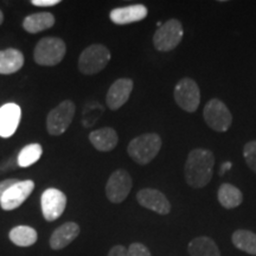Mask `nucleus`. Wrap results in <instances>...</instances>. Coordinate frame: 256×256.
<instances>
[{"label": "nucleus", "mask_w": 256, "mask_h": 256, "mask_svg": "<svg viewBox=\"0 0 256 256\" xmlns=\"http://www.w3.org/2000/svg\"><path fill=\"white\" fill-rule=\"evenodd\" d=\"M66 43L57 37L42 38L34 48V58L40 66H57L66 56Z\"/></svg>", "instance_id": "nucleus-3"}, {"label": "nucleus", "mask_w": 256, "mask_h": 256, "mask_svg": "<svg viewBox=\"0 0 256 256\" xmlns=\"http://www.w3.org/2000/svg\"><path fill=\"white\" fill-rule=\"evenodd\" d=\"M188 252L190 256H220L216 242L208 236H200L188 243Z\"/></svg>", "instance_id": "nucleus-20"}, {"label": "nucleus", "mask_w": 256, "mask_h": 256, "mask_svg": "<svg viewBox=\"0 0 256 256\" xmlns=\"http://www.w3.org/2000/svg\"><path fill=\"white\" fill-rule=\"evenodd\" d=\"M22 110L17 104H6L0 107V136L10 138L20 124Z\"/></svg>", "instance_id": "nucleus-14"}, {"label": "nucleus", "mask_w": 256, "mask_h": 256, "mask_svg": "<svg viewBox=\"0 0 256 256\" xmlns=\"http://www.w3.org/2000/svg\"><path fill=\"white\" fill-rule=\"evenodd\" d=\"M89 140L98 151L110 152L116 147L118 142H119V136L113 128L104 127L92 130L89 134Z\"/></svg>", "instance_id": "nucleus-17"}, {"label": "nucleus", "mask_w": 256, "mask_h": 256, "mask_svg": "<svg viewBox=\"0 0 256 256\" xmlns=\"http://www.w3.org/2000/svg\"><path fill=\"white\" fill-rule=\"evenodd\" d=\"M232 244L240 250L256 256V234L250 230H236L232 236Z\"/></svg>", "instance_id": "nucleus-23"}, {"label": "nucleus", "mask_w": 256, "mask_h": 256, "mask_svg": "<svg viewBox=\"0 0 256 256\" xmlns=\"http://www.w3.org/2000/svg\"><path fill=\"white\" fill-rule=\"evenodd\" d=\"M19 180H17V179H5V180L0 182V200H2V197L4 196L5 192L8 190L10 188H12L16 183H18Z\"/></svg>", "instance_id": "nucleus-28"}, {"label": "nucleus", "mask_w": 256, "mask_h": 256, "mask_svg": "<svg viewBox=\"0 0 256 256\" xmlns=\"http://www.w3.org/2000/svg\"><path fill=\"white\" fill-rule=\"evenodd\" d=\"M80 235V226L75 222H66L58 226L52 232L50 238V247L54 250H60V249L68 247L70 243L75 241Z\"/></svg>", "instance_id": "nucleus-16"}, {"label": "nucleus", "mask_w": 256, "mask_h": 256, "mask_svg": "<svg viewBox=\"0 0 256 256\" xmlns=\"http://www.w3.org/2000/svg\"><path fill=\"white\" fill-rule=\"evenodd\" d=\"M162 142L156 133H146L130 140L127 146L128 156L136 164L147 165L158 156Z\"/></svg>", "instance_id": "nucleus-2"}, {"label": "nucleus", "mask_w": 256, "mask_h": 256, "mask_svg": "<svg viewBox=\"0 0 256 256\" xmlns=\"http://www.w3.org/2000/svg\"><path fill=\"white\" fill-rule=\"evenodd\" d=\"M217 200L220 204L226 209H235L240 206L243 202V194L240 188L235 185L224 183L220 186L217 191Z\"/></svg>", "instance_id": "nucleus-19"}, {"label": "nucleus", "mask_w": 256, "mask_h": 256, "mask_svg": "<svg viewBox=\"0 0 256 256\" xmlns=\"http://www.w3.org/2000/svg\"><path fill=\"white\" fill-rule=\"evenodd\" d=\"M136 200L142 206L159 215L165 216L171 211V203L168 202V197L156 188H146L138 191Z\"/></svg>", "instance_id": "nucleus-11"}, {"label": "nucleus", "mask_w": 256, "mask_h": 256, "mask_svg": "<svg viewBox=\"0 0 256 256\" xmlns=\"http://www.w3.org/2000/svg\"><path fill=\"white\" fill-rule=\"evenodd\" d=\"M215 166V156L206 148H194L188 153L184 166V177L194 188H206L211 182Z\"/></svg>", "instance_id": "nucleus-1"}, {"label": "nucleus", "mask_w": 256, "mask_h": 256, "mask_svg": "<svg viewBox=\"0 0 256 256\" xmlns=\"http://www.w3.org/2000/svg\"><path fill=\"white\" fill-rule=\"evenodd\" d=\"M243 156L249 168L256 174V140L246 144L243 147Z\"/></svg>", "instance_id": "nucleus-26"}, {"label": "nucleus", "mask_w": 256, "mask_h": 256, "mask_svg": "<svg viewBox=\"0 0 256 256\" xmlns=\"http://www.w3.org/2000/svg\"><path fill=\"white\" fill-rule=\"evenodd\" d=\"M40 206L44 218L48 222H54L63 215L66 208V196L58 188H46L42 194Z\"/></svg>", "instance_id": "nucleus-10"}, {"label": "nucleus", "mask_w": 256, "mask_h": 256, "mask_svg": "<svg viewBox=\"0 0 256 256\" xmlns=\"http://www.w3.org/2000/svg\"><path fill=\"white\" fill-rule=\"evenodd\" d=\"M107 256H128L127 248H124V246L121 244L114 246V247L110 250V252H108Z\"/></svg>", "instance_id": "nucleus-29"}, {"label": "nucleus", "mask_w": 256, "mask_h": 256, "mask_svg": "<svg viewBox=\"0 0 256 256\" xmlns=\"http://www.w3.org/2000/svg\"><path fill=\"white\" fill-rule=\"evenodd\" d=\"M2 22H4V14H2V12L0 11V25L2 24Z\"/></svg>", "instance_id": "nucleus-32"}, {"label": "nucleus", "mask_w": 256, "mask_h": 256, "mask_svg": "<svg viewBox=\"0 0 256 256\" xmlns=\"http://www.w3.org/2000/svg\"><path fill=\"white\" fill-rule=\"evenodd\" d=\"M147 14H148V10L145 5L136 4L114 8L110 12V17L114 24L127 25L142 20L147 17Z\"/></svg>", "instance_id": "nucleus-15"}, {"label": "nucleus", "mask_w": 256, "mask_h": 256, "mask_svg": "<svg viewBox=\"0 0 256 256\" xmlns=\"http://www.w3.org/2000/svg\"><path fill=\"white\" fill-rule=\"evenodd\" d=\"M8 238L11 242L18 247H30L37 242L38 234L31 226H18L10 232Z\"/></svg>", "instance_id": "nucleus-22"}, {"label": "nucleus", "mask_w": 256, "mask_h": 256, "mask_svg": "<svg viewBox=\"0 0 256 256\" xmlns=\"http://www.w3.org/2000/svg\"><path fill=\"white\" fill-rule=\"evenodd\" d=\"M24 66V55L17 49L0 51V74L10 75L17 72Z\"/></svg>", "instance_id": "nucleus-18"}, {"label": "nucleus", "mask_w": 256, "mask_h": 256, "mask_svg": "<svg viewBox=\"0 0 256 256\" xmlns=\"http://www.w3.org/2000/svg\"><path fill=\"white\" fill-rule=\"evenodd\" d=\"M230 168H232V164H230V162H224V164L222 165V168H220V174L223 176L224 172L228 171V170H230Z\"/></svg>", "instance_id": "nucleus-31"}, {"label": "nucleus", "mask_w": 256, "mask_h": 256, "mask_svg": "<svg viewBox=\"0 0 256 256\" xmlns=\"http://www.w3.org/2000/svg\"><path fill=\"white\" fill-rule=\"evenodd\" d=\"M104 107L98 101H88L84 106L82 116V124L84 127H92V124L98 122L100 116L104 114Z\"/></svg>", "instance_id": "nucleus-25"}, {"label": "nucleus", "mask_w": 256, "mask_h": 256, "mask_svg": "<svg viewBox=\"0 0 256 256\" xmlns=\"http://www.w3.org/2000/svg\"><path fill=\"white\" fill-rule=\"evenodd\" d=\"M174 96L176 104L188 113H194L200 104V90L197 82L190 78L179 80L176 84Z\"/></svg>", "instance_id": "nucleus-7"}, {"label": "nucleus", "mask_w": 256, "mask_h": 256, "mask_svg": "<svg viewBox=\"0 0 256 256\" xmlns=\"http://www.w3.org/2000/svg\"><path fill=\"white\" fill-rule=\"evenodd\" d=\"M42 154H43V148L40 144H30L23 147L18 153L17 162L20 168H30L40 159Z\"/></svg>", "instance_id": "nucleus-24"}, {"label": "nucleus", "mask_w": 256, "mask_h": 256, "mask_svg": "<svg viewBox=\"0 0 256 256\" xmlns=\"http://www.w3.org/2000/svg\"><path fill=\"white\" fill-rule=\"evenodd\" d=\"M183 25L178 19H168L156 28L153 36V46L160 52H168L180 44L183 40Z\"/></svg>", "instance_id": "nucleus-5"}, {"label": "nucleus", "mask_w": 256, "mask_h": 256, "mask_svg": "<svg viewBox=\"0 0 256 256\" xmlns=\"http://www.w3.org/2000/svg\"><path fill=\"white\" fill-rule=\"evenodd\" d=\"M75 115V104L70 100H66L54 108L48 114L46 128L51 136H60L68 130L70 124L72 122Z\"/></svg>", "instance_id": "nucleus-8"}, {"label": "nucleus", "mask_w": 256, "mask_h": 256, "mask_svg": "<svg viewBox=\"0 0 256 256\" xmlns=\"http://www.w3.org/2000/svg\"><path fill=\"white\" fill-rule=\"evenodd\" d=\"M110 51L102 44H92L83 50L78 58V69L84 75H95L102 72L110 60Z\"/></svg>", "instance_id": "nucleus-4"}, {"label": "nucleus", "mask_w": 256, "mask_h": 256, "mask_svg": "<svg viewBox=\"0 0 256 256\" xmlns=\"http://www.w3.org/2000/svg\"><path fill=\"white\" fill-rule=\"evenodd\" d=\"M55 24V17L49 12H40L28 16L23 22V28L30 34H38V32L48 30Z\"/></svg>", "instance_id": "nucleus-21"}, {"label": "nucleus", "mask_w": 256, "mask_h": 256, "mask_svg": "<svg viewBox=\"0 0 256 256\" xmlns=\"http://www.w3.org/2000/svg\"><path fill=\"white\" fill-rule=\"evenodd\" d=\"M60 0H32L31 4L40 8H50V6L60 4Z\"/></svg>", "instance_id": "nucleus-30"}, {"label": "nucleus", "mask_w": 256, "mask_h": 256, "mask_svg": "<svg viewBox=\"0 0 256 256\" xmlns=\"http://www.w3.org/2000/svg\"><path fill=\"white\" fill-rule=\"evenodd\" d=\"M203 118L211 130L224 133L232 124V115L228 106L218 98H211L206 102L203 110Z\"/></svg>", "instance_id": "nucleus-6"}, {"label": "nucleus", "mask_w": 256, "mask_h": 256, "mask_svg": "<svg viewBox=\"0 0 256 256\" xmlns=\"http://www.w3.org/2000/svg\"><path fill=\"white\" fill-rule=\"evenodd\" d=\"M134 83L130 78H119L108 89L106 104L112 110H120L132 94Z\"/></svg>", "instance_id": "nucleus-13"}, {"label": "nucleus", "mask_w": 256, "mask_h": 256, "mask_svg": "<svg viewBox=\"0 0 256 256\" xmlns=\"http://www.w3.org/2000/svg\"><path fill=\"white\" fill-rule=\"evenodd\" d=\"M34 188V183L32 180H23L16 183L5 192L0 200V206L2 210L11 211L17 209L28 200Z\"/></svg>", "instance_id": "nucleus-12"}, {"label": "nucleus", "mask_w": 256, "mask_h": 256, "mask_svg": "<svg viewBox=\"0 0 256 256\" xmlns=\"http://www.w3.org/2000/svg\"><path fill=\"white\" fill-rule=\"evenodd\" d=\"M128 256H152L150 249L140 242H134L127 249Z\"/></svg>", "instance_id": "nucleus-27"}, {"label": "nucleus", "mask_w": 256, "mask_h": 256, "mask_svg": "<svg viewBox=\"0 0 256 256\" xmlns=\"http://www.w3.org/2000/svg\"><path fill=\"white\" fill-rule=\"evenodd\" d=\"M133 186V180L126 170L114 171L106 184V196L112 203L120 204L126 200Z\"/></svg>", "instance_id": "nucleus-9"}]
</instances>
